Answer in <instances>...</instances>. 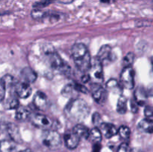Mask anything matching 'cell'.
Segmentation results:
<instances>
[{
  "instance_id": "cell-11",
  "label": "cell",
  "mask_w": 153,
  "mask_h": 152,
  "mask_svg": "<svg viewBox=\"0 0 153 152\" xmlns=\"http://www.w3.org/2000/svg\"><path fill=\"white\" fill-rule=\"evenodd\" d=\"M99 129L101 131L102 134H103L108 139L111 138V137H114L115 135L117 134V128L113 124L103 123L102 122L100 125Z\"/></svg>"
},
{
  "instance_id": "cell-29",
  "label": "cell",
  "mask_w": 153,
  "mask_h": 152,
  "mask_svg": "<svg viewBox=\"0 0 153 152\" xmlns=\"http://www.w3.org/2000/svg\"><path fill=\"white\" fill-rule=\"evenodd\" d=\"M5 85H4L3 80H1V79H0V101H1L4 98V96H5Z\"/></svg>"
},
{
  "instance_id": "cell-21",
  "label": "cell",
  "mask_w": 153,
  "mask_h": 152,
  "mask_svg": "<svg viewBox=\"0 0 153 152\" xmlns=\"http://www.w3.org/2000/svg\"><path fill=\"white\" fill-rule=\"evenodd\" d=\"M117 111L120 114H124L127 111V99L125 96H120L117 104Z\"/></svg>"
},
{
  "instance_id": "cell-34",
  "label": "cell",
  "mask_w": 153,
  "mask_h": 152,
  "mask_svg": "<svg viewBox=\"0 0 153 152\" xmlns=\"http://www.w3.org/2000/svg\"><path fill=\"white\" fill-rule=\"evenodd\" d=\"M73 88H74V89H76V90L81 92H83V93H86L87 91H88L87 90V88L85 87V86H84L82 84H79V83H76V84L73 85Z\"/></svg>"
},
{
  "instance_id": "cell-23",
  "label": "cell",
  "mask_w": 153,
  "mask_h": 152,
  "mask_svg": "<svg viewBox=\"0 0 153 152\" xmlns=\"http://www.w3.org/2000/svg\"><path fill=\"white\" fill-rule=\"evenodd\" d=\"M134 61V54L133 52H128L123 59V66L124 67L131 66Z\"/></svg>"
},
{
  "instance_id": "cell-9",
  "label": "cell",
  "mask_w": 153,
  "mask_h": 152,
  "mask_svg": "<svg viewBox=\"0 0 153 152\" xmlns=\"http://www.w3.org/2000/svg\"><path fill=\"white\" fill-rule=\"evenodd\" d=\"M91 92H92L93 98L99 104H102L105 101V90L101 85H100V83H94L92 86Z\"/></svg>"
},
{
  "instance_id": "cell-36",
  "label": "cell",
  "mask_w": 153,
  "mask_h": 152,
  "mask_svg": "<svg viewBox=\"0 0 153 152\" xmlns=\"http://www.w3.org/2000/svg\"><path fill=\"white\" fill-rule=\"evenodd\" d=\"M100 149H101V146H100V143L94 144V148H93V152H100Z\"/></svg>"
},
{
  "instance_id": "cell-19",
  "label": "cell",
  "mask_w": 153,
  "mask_h": 152,
  "mask_svg": "<svg viewBox=\"0 0 153 152\" xmlns=\"http://www.w3.org/2000/svg\"><path fill=\"white\" fill-rule=\"evenodd\" d=\"M102 134L99 128L95 127L91 131H90L88 139L94 144H97V143H100L102 140Z\"/></svg>"
},
{
  "instance_id": "cell-6",
  "label": "cell",
  "mask_w": 153,
  "mask_h": 152,
  "mask_svg": "<svg viewBox=\"0 0 153 152\" xmlns=\"http://www.w3.org/2000/svg\"><path fill=\"white\" fill-rule=\"evenodd\" d=\"M120 83L124 88L131 89L134 86V72L132 67H124L120 75Z\"/></svg>"
},
{
  "instance_id": "cell-33",
  "label": "cell",
  "mask_w": 153,
  "mask_h": 152,
  "mask_svg": "<svg viewBox=\"0 0 153 152\" xmlns=\"http://www.w3.org/2000/svg\"><path fill=\"white\" fill-rule=\"evenodd\" d=\"M107 87L109 89H117L118 87V83L116 80L114 79H111V80H109L107 82V84H106Z\"/></svg>"
},
{
  "instance_id": "cell-25",
  "label": "cell",
  "mask_w": 153,
  "mask_h": 152,
  "mask_svg": "<svg viewBox=\"0 0 153 152\" xmlns=\"http://www.w3.org/2000/svg\"><path fill=\"white\" fill-rule=\"evenodd\" d=\"M7 108L9 110H13V109H16L19 106V101L16 97H11L9 98L6 103Z\"/></svg>"
},
{
  "instance_id": "cell-1",
  "label": "cell",
  "mask_w": 153,
  "mask_h": 152,
  "mask_svg": "<svg viewBox=\"0 0 153 152\" xmlns=\"http://www.w3.org/2000/svg\"><path fill=\"white\" fill-rule=\"evenodd\" d=\"M67 117L73 122H82L89 115L90 107L82 99H72L64 109Z\"/></svg>"
},
{
  "instance_id": "cell-3",
  "label": "cell",
  "mask_w": 153,
  "mask_h": 152,
  "mask_svg": "<svg viewBox=\"0 0 153 152\" xmlns=\"http://www.w3.org/2000/svg\"><path fill=\"white\" fill-rule=\"evenodd\" d=\"M45 53L49 58V63L51 66L55 70H58V72H61L62 74L66 75H70L71 73V68L65 62L62 60V58L60 57V55L52 50V48L51 49H46L45 50Z\"/></svg>"
},
{
  "instance_id": "cell-39",
  "label": "cell",
  "mask_w": 153,
  "mask_h": 152,
  "mask_svg": "<svg viewBox=\"0 0 153 152\" xmlns=\"http://www.w3.org/2000/svg\"><path fill=\"white\" fill-rule=\"evenodd\" d=\"M19 152H33L31 150V149H24V150H22V151H19Z\"/></svg>"
},
{
  "instance_id": "cell-27",
  "label": "cell",
  "mask_w": 153,
  "mask_h": 152,
  "mask_svg": "<svg viewBox=\"0 0 153 152\" xmlns=\"http://www.w3.org/2000/svg\"><path fill=\"white\" fill-rule=\"evenodd\" d=\"M93 123H94V125H96V127H97V128L102 123L101 116H100L98 113H95L93 115Z\"/></svg>"
},
{
  "instance_id": "cell-4",
  "label": "cell",
  "mask_w": 153,
  "mask_h": 152,
  "mask_svg": "<svg viewBox=\"0 0 153 152\" xmlns=\"http://www.w3.org/2000/svg\"><path fill=\"white\" fill-rule=\"evenodd\" d=\"M43 145L49 148H56L61 145V138L60 134L54 130H45L42 135Z\"/></svg>"
},
{
  "instance_id": "cell-7",
  "label": "cell",
  "mask_w": 153,
  "mask_h": 152,
  "mask_svg": "<svg viewBox=\"0 0 153 152\" xmlns=\"http://www.w3.org/2000/svg\"><path fill=\"white\" fill-rule=\"evenodd\" d=\"M33 125L43 130L51 129L52 126V121L48 116L43 114H36L31 118Z\"/></svg>"
},
{
  "instance_id": "cell-2",
  "label": "cell",
  "mask_w": 153,
  "mask_h": 152,
  "mask_svg": "<svg viewBox=\"0 0 153 152\" xmlns=\"http://www.w3.org/2000/svg\"><path fill=\"white\" fill-rule=\"evenodd\" d=\"M71 54L76 67L83 72H88L92 59L86 46L83 43H76L72 47Z\"/></svg>"
},
{
  "instance_id": "cell-20",
  "label": "cell",
  "mask_w": 153,
  "mask_h": 152,
  "mask_svg": "<svg viewBox=\"0 0 153 152\" xmlns=\"http://www.w3.org/2000/svg\"><path fill=\"white\" fill-rule=\"evenodd\" d=\"M138 128L140 131H144L148 134L152 133V120L144 119L140 121L138 124Z\"/></svg>"
},
{
  "instance_id": "cell-12",
  "label": "cell",
  "mask_w": 153,
  "mask_h": 152,
  "mask_svg": "<svg viewBox=\"0 0 153 152\" xmlns=\"http://www.w3.org/2000/svg\"><path fill=\"white\" fill-rule=\"evenodd\" d=\"M34 104L38 110H45L48 106V98L46 94L37 92L34 97Z\"/></svg>"
},
{
  "instance_id": "cell-8",
  "label": "cell",
  "mask_w": 153,
  "mask_h": 152,
  "mask_svg": "<svg viewBox=\"0 0 153 152\" xmlns=\"http://www.w3.org/2000/svg\"><path fill=\"white\" fill-rule=\"evenodd\" d=\"M14 90L16 95L21 98H27L31 95V92H32V89H31L29 83L24 81L16 83Z\"/></svg>"
},
{
  "instance_id": "cell-22",
  "label": "cell",
  "mask_w": 153,
  "mask_h": 152,
  "mask_svg": "<svg viewBox=\"0 0 153 152\" xmlns=\"http://www.w3.org/2000/svg\"><path fill=\"white\" fill-rule=\"evenodd\" d=\"M117 134H119L121 139L124 140H128L130 137L131 131H130V129L128 127L123 125V126H120L117 129Z\"/></svg>"
},
{
  "instance_id": "cell-13",
  "label": "cell",
  "mask_w": 153,
  "mask_h": 152,
  "mask_svg": "<svg viewBox=\"0 0 153 152\" xmlns=\"http://www.w3.org/2000/svg\"><path fill=\"white\" fill-rule=\"evenodd\" d=\"M81 138L74 132L68 133L64 136V141L67 147L69 149H75L77 148L80 142Z\"/></svg>"
},
{
  "instance_id": "cell-16",
  "label": "cell",
  "mask_w": 153,
  "mask_h": 152,
  "mask_svg": "<svg viewBox=\"0 0 153 152\" xmlns=\"http://www.w3.org/2000/svg\"><path fill=\"white\" fill-rule=\"evenodd\" d=\"M7 132L10 137V139H12L15 142H20L22 139H21L20 134H19V128L16 125H13V124H10L7 127Z\"/></svg>"
},
{
  "instance_id": "cell-18",
  "label": "cell",
  "mask_w": 153,
  "mask_h": 152,
  "mask_svg": "<svg viewBox=\"0 0 153 152\" xmlns=\"http://www.w3.org/2000/svg\"><path fill=\"white\" fill-rule=\"evenodd\" d=\"M30 116V111L25 107H20L16 108L15 118L18 121H25Z\"/></svg>"
},
{
  "instance_id": "cell-30",
  "label": "cell",
  "mask_w": 153,
  "mask_h": 152,
  "mask_svg": "<svg viewBox=\"0 0 153 152\" xmlns=\"http://www.w3.org/2000/svg\"><path fill=\"white\" fill-rule=\"evenodd\" d=\"M117 152H131V148L127 143L123 142L119 146L117 149Z\"/></svg>"
},
{
  "instance_id": "cell-26",
  "label": "cell",
  "mask_w": 153,
  "mask_h": 152,
  "mask_svg": "<svg viewBox=\"0 0 153 152\" xmlns=\"http://www.w3.org/2000/svg\"><path fill=\"white\" fill-rule=\"evenodd\" d=\"M46 13L45 12L40 10L39 9H35L31 12V16L35 19H40L42 18H44L46 16Z\"/></svg>"
},
{
  "instance_id": "cell-14",
  "label": "cell",
  "mask_w": 153,
  "mask_h": 152,
  "mask_svg": "<svg viewBox=\"0 0 153 152\" xmlns=\"http://www.w3.org/2000/svg\"><path fill=\"white\" fill-rule=\"evenodd\" d=\"M20 75L23 81L26 82L29 84L31 83H34L37 80V73L30 67H25L24 69H22L20 72Z\"/></svg>"
},
{
  "instance_id": "cell-24",
  "label": "cell",
  "mask_w": 153,
  "mask_h": 152,
  "mask_svg": "<svg viewBox=\"0 0 153 152\" xmlns=\"http://www.w3.org/2000/svg\"><path fill=\"white\" fill-rule=\"evenodd\" d=\"M1 80H3V82H4L6 88H8V87L14 88L15 84H16V82H15V79L13 78L11 75H7L4 76V77L1 78Z\"/></svg>"
},
{
  "instance_id": "cell-31",
  "label": "cell",
  "mask_w": 153,
  "mask_h": 152,
  "mask_svg": "<svg viewBox=\"0 0 153 152\" xmlns=\"http://www.w3.org/2000/svg\"><path fill=\"white\" fill-rule=\"evenodd\" d=\"M53 0H43V1H39V2L36 3L34 4V7H36L37 9H40L41 7H45V6H47L50 4L51 2H52Z\"/></svg>"
},
{
  "instance_id": "cell-32",
  "label": "cell",
  "mask_w": 153,
  "mask_h": 152,
  "mask_svg": "<svg viewBox=\"0 0 153 152\" xmlns=\"http://www.w3.org/2000/svg\"><path fill=\"white\" fill-rule=\"evenodd\" d=\"M144 114L146 119L152 120V108L150 106H146L144 110Z\"/></svg>"
},
{
  "instance_id": "cell-17",
  "label": "cell",
  "mask_w": 153,
  "mask_h": 152,
  "mask_svg": "<svg viewBox=\"0 0 153 152\" xmlns=\"http://www.w3.org/2000/svg\"><path fill=\"white\" fill-rule=\"evenodd\" d=\"M73 132H74L80 138L88 139L90 131L85 125H82V124H78L74 127Z\"/></svg>"
},
{
  "instance_id": "cell-28",
  "label": "cell",
  "mask_w": 153,
  "mask_h": 152,
  "mask_svg": "<svg viewBox=\"0 0 153 152\" xmlns=\"http://www.w3.org/2000/svg\"><path fill=\"white\" fill-rule=\"evenodd\" d=\"M73 89H74V88H73V85H67V86H65L63 89L62 95H64V96L69 97L72 94Z\"/></svg>"
},
{
  "instance_id": "cell-38",
  "label": "cell",
  "mask_w": 153,
  "mask_h": 152,
  "mask_svg": "<svg viewBox=\"0 0 153 152\" xmlns=\"http://www.w3.org/2000/svg\"><path fill=\"white\" fill-rule=\"evenodd\" d=\"M73 0H58V1L61 3H64V4H67V3L72 2Z\"/></svg>"
},
{
  "instance_id": "cell-10",
  "label": "cell",
  "mask_w": 153,
  "mask_h": 152,
  "mask_svg": "<svg viewBox=\"0 0 153 152\" xmlns=\"http://www.w3.org/2000/svg\"><path fill=\"white\" fill-rule=\"evenodd\" d=\"M97 58L100 61L102 64L108 63L112 61V50L108 45H104L99 50Z\"/></svg>"
},
{
  "instance_id": "cell-35",
  "label": "cell",
  "mask_w": 153,
  "mask_h": 152,
  "mask_svg": "<svg viewBox=\"0 0 153 152\" xmlns=\"http://www.w3.org/2000/svg\"><path fill=\"white\" fill-rule=\"evenodd\" d=\"M131 110L133 111V113H137V110H138V104L136 101V100L132 99L131 102Z\"/></svg>"
},
{
  "instance_id": "cell-15",
  "label": "cell",
  "mask_w": 153,
  "mask_h": 152,
  "mask_svg": "<svg viewBox=\"0 0 153 152\" xmlns=\"http://www.w3.org/2000/svg\"><path fill=\"white\" fill-rule=\"evenodd\" d=\"M16 143L12 139H4L0 142L1 152H16Z\"/></svg>"
},
{
  "instance_id": "cell-5",
  "label": "cell",
  "mask_w": 153,
  "mask_h": 152,
  "mask_svg": "<svg viewBox=\"0 0 153 152\" xmlns=\"http://www.w3.org/2000/svg\"><path fill=\"white\" fill-rule=\"evenodd\" d=\"M88 75L91 80H93L94 83H100L103 80V66L102 63L97 58L91 61V66L88 70Z\"/></svg>"
},
{
  "instance_id": "cell-37",
  "label": "cell",
  "mask_w": 153,
  "mask_h": 152,
  "mask_svg": "<svg viewBox=\"0 0 153 152\" xmlns=\"http://www.w3.org/2000/svg\"><path fill=\"white\" fill-rule=\"evenodd\" d=\"M90 80H91V78H90V77H89V75H88L83 76V77H82V80L84 82V83H87V82L89 81Z\"/></svg>"
}]
</instances>
